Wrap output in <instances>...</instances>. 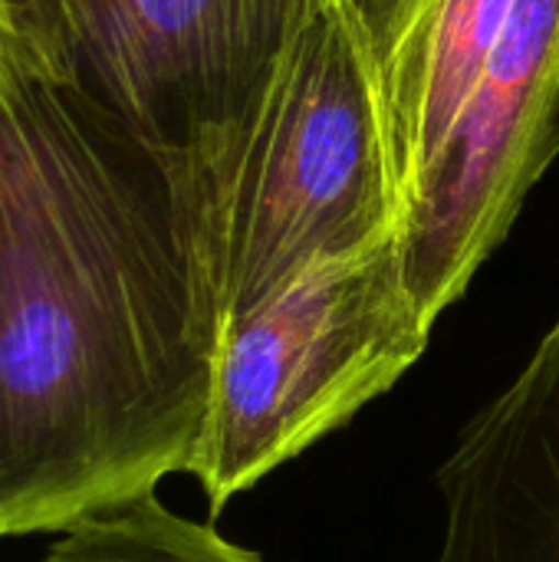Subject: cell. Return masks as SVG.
I'll return each instance as SVG.
<instances>
[{
  "label": "cell",
  "instance_id": "6da1fadb",
  "mask_svg": "<svg viewBox=\"0 0 559 562\" xmlns=\"http://www.w3.org/2000/svg\"><path fill=\"white\" fill-rule=\"evenodd\" d=\"M217 346L152 158L0 33V540L191 474Z\"/></svg>",
  "mask_w": 559,
  "mask_h": 562
},
{
  "label": "cell",
  "instance_id": "7a4b0ae2",
  "mask_svg": "<svg viewBox=\"0 0 559 562\" xmlns=\"http://www.w3.org/2000/svg\"><path fill=\"white\" fill-rule=\"evenodd\" d=\"M152 165L221 333L310 263L399 231L366 0H326L221 122Z\"/></svg>",
  "mask_w": 559,
  "mask_h": 562
},
{
  "label": "cell",
  "instance_id": "3957f363",
  "mask_svg": "<svg viewBox=\"0 0 559 562\" xmlns=\"http://www.w3.org/2000/svg\"><path fill=\"white\" fill-rule=\"evenodd\" d=\"M399 231L326 257L224 323L191 477L227 501L346 428L428 349Z\"/></svg>",
  "mask_w": 559,
  "mask_h": 562
},
{
  "label": "cell",
  "instance_id": "277c9868",
  "mask_svg": "<svg viewBox=\"0 0 559 562\" xmlns=\"http://www.w3.org/2000/svg\"><path fill=\"white\" fill-rule=\"evenodd\" d=\"M326 0H63L53 69L152 161L221 122Z\"/></svg>",
  "mask_w": 559,
  "mask_h": 562
},
{
  "label": "cell",
  "instance_id": "5b68a950",
  "mask_svg": "<svg viewBox=\"0 0 559 562\" xmlns=\"http://www.w3.org/2000/svg\"><path fill=\"white\" fill-rule=\"evenodd\" d=\"M559 145V0H517L418 201L402 214L422 319L465 296Z\"/></svg>",
  "mask_w": 559,
  "mask_h": 562
},
{
  "label": "cell",
  "instance_id": "8992f818",
  "mask_svg": "<svg viewBox=\"0 0 559 562\" xmlns=\"http://www.w3.org/2000/svg\"><path fill=\"white\" fill-rule=\"evenodd\" d=\"M435 562H559V316L435 474Z\"/></svg>",
  "mask_w": 559,
  "mask_h": 562
},
{
  "label": "cell",
  "instance_id": "52a82bcc",
  "mask_svg": "<svg viewBox=\"0 0 559 562\" xmlns=\"http://www.w3.org/2000/svg\"><path fill=\"white\" fill-rule=\"evenodd\" d=\"M517 0H372L369 26L402 214L445 145Z\"/></svg>",
  "mask_w": 559,
  "mask_h": 562
},
{
  "label": "cell",
  "instance_id": "ba28073f",
  "mask_svg": "<svg viewBox=\"0 0 559 562\" xmlns=\"http://www.w3.org/2000/svg\"><path fill=\"white\" fill-rule=\"evenodd\" d=\"M40 562H267L217 533L168 510L158 494H142L115 510L96 514L46 547Z\"/></svg>",
  "mask_w": 559,
  "mask_h": 562
},
{
  "label": "cell",
  "instance_id": "9c48e42d",
  "mask_svg": "<svg viewBox=\"0 0 559 562\" xmlns=\"http://www.w3.org/2000/svg\"><path fill=\"white\" fill-rule=\"evenodd\" d=\"M63 0H0V33L26 46L43 69H53Z\"/></svg>",
  "mask_w": 559,
  "mask_h": 562
}]
</instances>
